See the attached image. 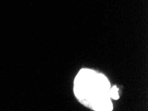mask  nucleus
<instances>
[{
  "label": "nucleus",
  "mask_w": 148,
  "mask_h": 111,
  "mask_svg": "<svg viewBox=\"0 0 148 111\" xmlns=\"http://www.w3.org/2000/svg\"><path fill=\"white\" fill-rule=\"evenodd\" d=\"M110 85L107 78L92 70L82 69L75 80V93L84 105L95 110H112Z\"/></svg>",
  "instance_id": "f257e3e1"
},
{
  "label": "nucleus",
  "mask_w": 148,
  "mask_h": 111,
  "mask_svg": "<svg viewBox=\"0 0 148 111\" xmlns=\"http://www.w3.org/2000/svg\"><path fill=\"white\" fill-rule=\"evenodd\" d=\"M110 98H112L115 100H117L119 99V95H118V89L116 86H114L112 88H111L110 89Z\"/></svg>",
  "instance_id": "f03ea898"
}]
</instances>
